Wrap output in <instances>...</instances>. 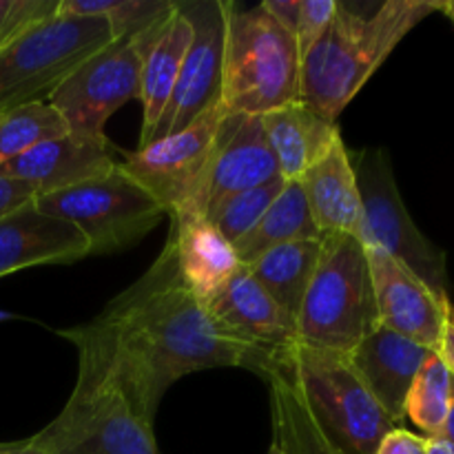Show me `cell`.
<instances>
[{"label": "cell", "mask_w": 454, "mask_h": 454, "mask_svg": "<svg viewBox=\"0 0 454 454\" xmlns=\"http://www.w3.org/2000/svg\"><path fill=\"white\" fill-rule=\"evenodd\" d=\"M91 326L120 386L149 421L155 419L164 393L184 375L208 368H248L260 375L270 359L224 331L186 288L171 235L149 270Z\"/></svg>", "instance_id": "obj_1"}, {"label": "cell", "mask_w": 454, "mask_h": 454, "mask_svg": "<svg viewBox=\"0 0 454 454\" xmlns=\"http://www.w3.org/2000/svg\"><path fill=\"white\" fill-rule=\"evenodd\" d=\"M62 335L78 350V380L60 415L27 446L44 454H162L153 421L127 397L91 322Z\"/></svg>", "instance_id": "obj_2"}, {"label": "cell", "mask_w": 454, "mask_h": 454, "mask_svg": "<svg viewBox=\"0 0 454 454\" xmlns=\"http://www.w3.org/2000/svg\"><path fill=\"white\" fill-rule=\"evenodd\" d=\"M433 12H442V3L386 0L371 13L337 4L328 29L301 56L300 102L337 122L403 35Z\"/></svg>", "instance_id": "obj_3"}, {"label": "cell", "mask_w": 454, "mask_h": 454, "mask_svg": "<svg viewBox=\"0 0 454 454\" xmlns=\"http://www.w3.org/2000/svg\"><path fill=\"white\" fill-rule=\"evenodd\" d=\"M301 53L264 4L226 3L222 56V109L264 115L300 102Z\"/></svg>", "instance_id": "obj_4"}, {"label": "cell", "mask_w": 454, "mask_h": 454, "mask_svg": "<svg viewBox=\"0 0 454 454\" xmlns=\"http://www.w3.org/2000/svg\"><path fill=\"white\" fill-rule=\"evenodd\" d=\"M266 366L288 377L322 433L346 454H375L390 430L402 428L372 397L348 353L295 341Z\"/></svg>", "instance_id": "obj_5"}, {"label": "cell", "mask_w": 454, "mask_h": 454, "mask_svg": "<svg viewBox=\"0 0 454 454\" xmlns=\"http://www.w3.org/2000/svg\"><path fill=\"white\" fill-rule=\"evenodd\" d=\"M380 324L366 247L355 235H322L315 273L295 319L297 341L350 353Z\"/></svg>", "instance_id": "obj_6"}, {"label": "cell", "mask_w": 454, "mask_h": 454, "mask_svg": "<svg viewBox=\"0 0 454 454\" xmlns=\"http://www.w3.org/2000/svg\"><path fill=\"white\" fill-rule=\"evenodd\" d=\"M102 18L53 13L0 49V114L49 96L96 51L111 43Z\"/></svg>", "instance_id": "obj_7"}, {"label": "cell", "mask_w": 454, "mask_h": 454, "mask_svg": "<svg viewBox=\"0 0 454 454\" xmlns=\"http://www.w3.org/2000/svg\"><path fill=\"white\" fill-rule=\"evenodd\" d=\"M359 198H362V233L359 242L366 248H380L417 275L434 295L448 297L446 253L434 247L412 222L397 180L388 151H350Z\"/></svg>", "instance_id": "obj_8"}, {"label": "cell", "mask_w": 454, "mask_h": 454, "mask_svg": "<svg viewBox=\"0 0 454 454\" xmlns=\"http://www.w3.org/2000/svg\"><path fill=\"white\" fill-rule=\"evenodd\" d=\"M44 213L71 222L91 244V255L127 251L167 217V211L122 171L120 162L106 176L38 195Z\"/></svg>", "instance_id": "obj_9"}, {"label": "cell", "mask_w": 454, "mask_h": 454, "mask_svg": "<svg viewBox=\"0 0 454 454\" xmlns=\"http://www.w3.org/2000/svg\"><path fill=\"white\" fill-rule=\"evenodd\" d=\"M140 80L142 53L136 40L118 38L89 56L47 102L75 136L106 137L111 115L127 102L140 100Z\"/></svg>", "instance_id": "obj_10"}, {"label": "cell", "mask_w": 454, "mask_h": 454, "mask_svg": "<svg viewBox=\"0 0 454 454\" xmlns=\"http://www.w3.org/2000/svg\"><path fill=\"white\" fill-rule=\"evenodd\" d=\"M193 25L180 78L155 127L151 142L182 131L207 111L222 106V56H224L226 0L177 3Z\"/></svg>", "instance_id": "obj_11"}, {"label": "cell", "mask_w": 454, "mask_h": 454, "mask_svg": "<svg viewBox=\"0 0 454 454\" xmlns=\"http://www.w3.org/2000/svg\"><path fill=\"white\" fill-rule=\"evenodd\" d=\"M279 177L278 160L260 115L224 114L207 167L184 207L211 215L231 195L257 189Z\"/></svg>", "instance_id": "obj_12"}, {"label": "cell", "mask_w": 454, "mask_h": 454, "mask_svg": "<svg viewBox=\"0 0 454 454\" xmlns=\"http://www.w3.org/2000/svg\"><path fill=\"white\" fill-rule=\"evenodd\" d=\"M226 111H207L182 131L124 153L120 167L171 215L184 207L202 176Z\"/></svg>", "instance_id": "obj_13"}, {"label": "cell", "mask_w": 454, "mask_h": 454, "mask_svg": "<svg viewBox=\"0 0 454 454\" xmlns=\"http://www.w3.org/2000/svg\"><path fill=\"white\" fill-rule=\"evenodd\" d=\"M380 322L390 331L439 350L450 315V300L434 295L412 270L380 248H366Z\"/></svg>", "instance_id": "obj_14"}, {"label": "cell", "mask_w": 454, "mask_h": 454, "mask_svg": "<svg viewBox=\"0 0 454 454\" xmlns=\"http://www.w3.org/2000/svg\"><path fill=\"white\" fill-rule=\"evenodd\" d=\"M89 255V239L71 222L44 213L35 200L0 220V278L31 266L71 264Z\"/></svg>", "instance_id": "obj_15"}, {"label": "cell", "mask_w": 454, "mask_h": 454, "mask_svg": "<svg viewBox=\"0 0 454 454\" xmlns=\"http://www.w3.org/2000/svg\"><path fill=\"white\" fill-rule=\"evenodd\" d=\"M118 160L111 153L109 137H82L69 131L3 164L0 176L29 182L38 195H47L106 176Z\"/></svg>", "instance_id": "obj_16"}, {"label": "cell", "mask_w": 454, "mask_h": 454, "mask_svg": "<svg viewBox=\"0 0 454 454\" xmlns=\"http://www.w3.org/2000/svg\"><path fill=\"white\" fill-rule=\"evenodd\" d=\"M430 348L377 324L348 353L355 371L368 386L386 415L402 426L406 419V397Z\"/></svg>", "instance_id": "obj_17"}, {"label": "cell", "mask_w": 454, "mask_h": 454, "mask_svg": "<svg viewBox=\"0 0 454 454\" xmlns=\"http://www.w3.org/2000/svg\"><path fill=\"white\" fill-rule=\"evenodd\" d=\"M207 309L224 331L269 357L297 341L295 322L275 304L247 266L207 301Z\"/></svg>", "instance_id": "obj_18"}, {"label": "cell", "mask_w": 454, "mask_h": 454, "mask_svg": "<svg viewBox=\"0 0 454 454\" xmlns=\"http://www.w3.org/2000/svg\"><path fill=\"white\" fill-rule=\"evenodd\" d=\"M171 239L176 247L177 270L182 282L200 301L207 304L231 279L242 262L238 260L233 244L211 224L207 215L184 207L173 211Z\"/></svg>", "instance_id": "obj_19"}, {"label": "cell", "mask_w": 454, "mask_h": 454, "mask_svg": "<svg viewBox=\"0 0 454 454\" xmlns=\"http://www.w3.org/2000/svg\"><path fill=\"white\" fill-rule=\"evenodd\" d=\"M191 38H193V25L184 16L180 4L176 3V12L167 20L136 40L142 53L140 146L149 145L168 100H171Z\"/></svg>", "instance_id": "obj_20"}, {"label": "cell", "mask_w": 454, "mask_h": 454, "mask_svg": "<svg viewBox=\"0 0 454 454\" xmlns=\"http://www.w3.org/2000/svg\"><path fill=\"white\" fill-rule=\"evenodd\" d=\"M306 204L319 235L362 233V198L350 151L341 136L331 149L300 177Z\"/></svg>", "instance_id": "obj_21"}, {"label": "cell", "mask_w": 454, "mask_h": 454, "mask_svg": "<svg viewBox=\"0 0 454 454\" xmlns=\"http://www.w3.org/2000/svg\"><path fill=\"white\" fill-rule=\"evenodd\" d=\"M260 120L278 160L279 176L286 182L300 180L341 136L333 120L319 115L304 102H293L260 115Z\"/></svg>", "instance_id": "obj_22"}, {"label": "cell", "mask_w": 454, "mask_h": 454, "mask_svg": "<svg viewBox=\"0 0 454 454\" xmlns=\"http://www.w3.org/2000/svg\"><path fill=\"white\" fill-rule=\"evenodd\" d=\"M319 239H300L275 247L247 264L248 273L273 297L275 304L295 322L304 301L306 288L319 260Z\"/></svg>", "instance_id": "obj_23"}, {"label": "cell", "mask_w": 454, "mask_h": 454, "mask_svg": "<svg viewBox=\"0 0 454 454\" xmlns=\"http://www.w3.org/2000/svg\"><path fill=\"white\" fill-rule=\"evenodd\" d=\"M260 377L269 384L273 442L284 454H346L322 433L301 395L282 371L266 366Z\"/></svg>", "instance_id": "obj_24"}, {"label": "cell", "mask_w": 454, "mask_h": 454, "mask_svg": "<svg viewBox=\"0 0 454 454\" xmlns=\"http://www.w3.org/2000/svg\"><path fill=\"white\" fill-rule=\"evenodd\" d=\"M319 238L322 235H319L313 215H310L304 191H301L300 182L293 180L284 182V189L279 191L273 204L266 208L260 222L239 242H235L233 248L242 266H247L275 247Z\"/></svg>", "instance_id": "obj_25"}, {"label": "cell", "mask_w": 454, "mask_h": 454, "mask_svg": "<svg viewBox=\"0 0 454 454\" xmlns=\"http://www.w3.org/2000/svg\"><path fill=\"white\" fill-rule=\"evenodd\" d=\"M58 12L69 16L102 18L111 38L137 40L176 12L173 0H60Z\"/></svg>", "instance_id": "obj_26"}, {"label": "cell", "mask_w": 454, "mask_h": 454, "mask_svg": "<svg viewBox=\"0 0 454 454\" xmlns=\"http://www.w3.org/2000/svg\"><path fill=\"white\" fill-rule=\"evenodd\" d=\"M454 397V377L437 350H430L406 397V419L426 437H437L446 426Z\"/></svg>", "instance_id": "obj_27"}, {"label": "cell", "mask_w": 454, "mask_h": 454, "mask_svg": "<svg viewBox=\"0 0 454 454\" xmlns=\"http://www.w3.org/2000/svg\"><path fill=\"white\" fill-rule=\"evenodd\" d=\"M69 133L62 115L49 102H31L0 114V167L35 145Z\"/></svg>", "instance_id": "obj_28"}, {"label": "cell", "mask_w": 454, "mask_h": 454, "mask_svg": "<svg viewBox=\"0 0 454 454\" xmlns=\"http://www.w3.org/2000/svg\"><path fill=\"white\" fill-rule=\"evenodd\" d=\"M284 182L286 180L279 177V180L262 184L257 186V189L231 195L229 200H224V202L207 217L231 244L239 242V239L260 222V217L264 215L266 208L273 204V200L278 198L279 191L284 189Z\"/></svg>", "instance_id": "obj_29"}, {"label": "cell", "mask_w": 454, "mask_h": 454, "mask_svg": "<svg viewBox=\"0 0 454 454\" xmlns=\"http://www.w3.org/2000/svg\"><path fill=\"white\" fill-rule=\"evenodd\" d=\"M60 0H0V49L20 31L58 13Z\"/></svg>", "instance_id": "obj_30"}, {"label": "cell", "mask_w": 454, "mask_h": 454, "mask_svg": "<svg viewBox=\"0 0 454 454\" xmlns=\"http://www.w3.org/2000/svg\"><path fill=\"white\" fill-rule=\"evenodd\" d=\"M337 4H340V0H300V12H297L293 38H295L297 49H300L301 56H304V53L322 38L324 31L328 29V25H331L333 18H335Z\"/></svg>", "instance_id": "obj_31"}, {"label": "cell", "mask_w": 454, "mask_h": 454, "mask_svg": "<svg viewBox=\"0 0 454 454\" xmlns=\"http://www.w3.org/2000/svg\"><path fill=\"white\" fill-rule=\"evenodd\" d=\"M38 198V189L29 182L0 176V220Z\"/></svg>", "instance_id": "obj_32"}, {"label": "cell", "mask_w": 454, "mask_h": 454, "mask_svg": "<svg viewBox=\"0 0 454 454\" xmlns=\"http://www.w3.org/2000/svg\"><path fill=\"white\" fill-rule=\"evenodd\" d=\"M426 437L411 433L406 428H395L381 439L375 454H424Z\"/></svg>", "instance_id": "obj_33"}, {"label": "cell", "mask_w": 454, "mask_h": 454, "mask_svg": "<svg viewBox=\"0 0 454 454\" xmlns=\"http://www.w3.org/2000/svg\"><path fill=\"white\" fill-rule=\"evenodd\" d=\"M437 353L442 355L443 362H446V366L450 368V372L454 377V326H450V324H448L446 331H443L442 346H439Z\"/></svg>", "instance_id": "obj_34"}, {"label": "cell", "mask_w": 454, "mask_h": 454, "mask_svg": "<svg viewBox=\"0 0 454 454\" xmlns=\"http://www.w3.org/2000/svg\"><path fill=\"white\" fill-rule=\"evenodd\" d=\"M424 454H454V443L443 434L437 437H426Z\"/></svg>", "instance_id": "obj_35"}, {"label": "cell", "mask_w": 454, "mask_h": 454, "mask_svg": "<svg viewBox=\"0 0 454 454\" xmlns=\"http://www.w3.org/2000/svg\"><path fill=\"white\" fill-rule=\"evenodd\" d=\"M0 454H44V452L34 450V448L27 446L25 442H20V443H9V446H0Z\"/></svg>", "instance_id": "obj_36"}, {"label": "cell", "mask_w": 454, "mask_h": 454, "mask_svg": "<svg viewBox=\"0 0 454 454\" xmlns=\"http://www.w3.org/2000/svg\"><path fill=\"white\" fill-rule=\"evenodd\" d=\"M442 434L446 439H450V442L454 443V397H452V408H450V415H448V421L446 426H443Z\"/></svg>", "instance_id": "obj_37"}, {"label": "cell", "mask_w": 454, "mask_h": 454, "mask_svg": "<svg viewBox=\"0 0 454 454\" xmlns=\"http://www.w3.org/2000/svg\"><path fill=\"white\" fill-rule=\"evenodd\" d=\"M442 12L446 13L448 18H450L452 25H454V0H448V3H442Z\"/></svg>", "instance_id": "obj_38"}, {"label": "cell", "mask_w": 454, "mask_h": 454, "mask_svg": "<svg viewBox=\"0 0 454 454\" xmlns=\"http://www.w3.org/2000/svg\"><path fill=\"white\" fill-rule=\"evenodd\" d=\"M266 454H284V450H282V448H279L278 446V443H270V448H269V452H266Z\"/></svg>", "instance_id": "obj_39"}, {"label": "cell", "mask_w": 454, "mask_h": 454, "mask_svg": "<svg viewBox=\"0 0 454 454\" xmlns=\"http://www.w3.org/2000/svg\"><path fill=\"white\" fill-rule=\"evenodd\" d=\"M9 319H16L12 313H4V310H0V322H9Z\"/></svg>", "instance_id": "obj_40"}, {"label": "cell", "mask_w": 454, "mask_h": 454, "mask_svg": "<svg viewBox=\"0 0 454 454\" xmlns=\"http://www.w3.org/2000/svg\"><path fill=\"white\" fill-rule=\"evenodd\" d=\"M448 324H450V326H454V306L450 309V315H448Z\"/></svg>", "instance_id": "obj_41"}]
</instances>
